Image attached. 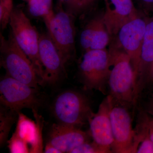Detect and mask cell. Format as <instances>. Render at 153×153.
<instances>
[{
    "mask_svg": "<svg viewBox=\"0 0 153 153\" xmlns=\"http://www.w3.org/2000/svg\"><path fill=\"white\" fill-rule=\"evenodd\" d=\"M109 45V95L113 100L128 108L136 103V75L129 56L114 39Z\"/></svg>",
    "mask_w": 153,
    "mask_h": 153,
    "instance_id": "6da1fadb",
    "label": "cell"
},
{
    "mask_svg": "<svg viewBox=\"0 0 153 153\" xmlns=\"http://www.w3.org/2000/svg\"><path fill=\"white\" fill-rule=\"evenodd\" d=\"M0 57L1 66L7 75L39 89L40 81L33 64L11 32L7 38L1 33Z\"/></svg>",
    "mask_w": 153,
    "mask_h": 153,
    "instance_id": "7a4b0ae2",
    "label": "cell"
},
{
    "mask_svg": "<svg viewBox=\"0 0 153 153\" xmlns=\"http://www.w3.org/2000/svg\"><path fill=\"white\" fill-rule=\"evenodd\" d=\"M9 25L18 45L32 62L40 85L44 84L45 72L39 54L40 34L20 8L14 7Z\"/></svg>",
    "mask_w": 153,
    "mask_h": 153,
    "instance_id": "3957f363",
    "label": "cell"
},
{
    "mask_svg": "<svg viewBox=\"0 0 153 153\" xmlns=\"http://www.w3.org/2000/svg\"><path fill=\"white\" fill-rule=\"evenodd\" d=\"M52 112L57 123L79 128L88 123L94 113L87 97L71 90L57 95L52 105Z\"/></svg>",
    "mask_w": 153,
    "mask_h": 153,
    "instance_id": "277c9868",
    "label": "cell"
},
{
    "mask_svg": "<svg viewBox=\"0 0 153 153\" xmlns=\"http://www.w3.org/2000/svg\"><path fill=\"white\" fill-rule=\"evenodd\" d=\"M75 18L63 6L57 5L53 15L44 20L49 36L66 64L76 55Z\"/></svg>",
    "mask_w": 153,
    "mask_h": 153,
    "instance_id": "5b68a950",
    "label": "cell"
},
{
    "mask_svg": "<svg viewBox=\"0 0 153 153\" xmlns=\"http://www.w3.org/2000/svg\"><path fill=\"white\" fill-rule=\"evenodd\" d=\"M83 52L78 64L80 82L85 89L105 94L109 71L108 49H89Z\"/></svg>",
    "mask_w": 153,
    "mask_h": 153,
    "instance_id": "8992f818",
    "label": "cell"
},
{
    "mask_svg": "<svg viewBox=\"0 0 153 153\" xmlns=\"http://www.w3.org/2000/svg\"><path fill=\"white\" fill-rule=\"evenodd\" d=\"M38 90L6 74L0 81V103L18 113L25 108L38 109L42 104Z\"/></svg>",
    "mask_w": 153,
    "mask_h": 153,
    "instance_id": "52a82bcc",
    "label": "cell"
},
{
    "mask_svg": "<svg viewBox=\"0 0 153 153\" xmlns=\"http://www.w3.org/2000/svg\"><path fill=\"white\" fill-rule=\"evenodd\" d=\"M149 17L139 10L137 15L123 25L112 38L129 56L136 76Z\"/></svg>",
    "mask_w": 153,
    "mask_h": 153,
    "instance_id": "ba28073f",
    "label": "cell"
},
{
    "mask_svg": "<svg viewBox=\"0 0 153 153\" xmlns=\"http://www.w3.org/2000/svg\"><path fill=\"white\" fill-rule=\"evenodd\" d=\"M128 108L112 98L110 117L114 139L112 153H133L135 134Z\"/></svg>",
    "mask_w": 153,
    "mask_h": 153,
    "instance_id": "9c48e42d",
    "label": "cell"
},
{
    "mask_svg": "<svg viewBox=\"0 0 153 153\" xmlns=\"http://www.w3.org/2000/svg\"><path fill=\"white\" fill-rule=\"evenodd\" d=\"M39 54L45 72L44 84H55L66 74V64L48 33L40 34Z\"/></svg>",
    "mask_w": 153,
    "mask_h": 153,
    "instance_id": "30bf717a",
    "label": "cell"
},
{
    "mask_svg": "<svg viewBox=\"0 0 153 153\" xmlns=\"http://www.w3.org/2000/svg\"><path fill=\"white\" fill-rule=\"evenodd\" d=\"M111 101L112 97L108 94L100 105L97 112L94 113L88 120L91 138L106 153H112L114 142L110 117Z\"/></svg>",
    "mask_w": 153,
    "mask_h": 153,
    "instance_id": "8fae6325",
    "label": "cell"
},
{
    "mask_svg": "<svg viewBox=\"0 0 153 153\" xmlns=\"http://www.w3.org/2000/svg\"><path fill=\"white\" fill-rule=\"evenodd\" d=\"M153 66V15L148 19L142 46L136 80V102L142 93L152 84L151 73Z\"/></svg>",
    "mask_w": 153,
    "mask_h": 153,
    "instance_id": "7c38bea8",
    "label": "cell"
},
{
    "mask_svg": "<svg viewBox=\"0 0 153 153\" xmlns=\"http://www.w3.org/2000/svg\"><path fill=\"white\" fill-rule=\"evenodd\" d=\"M91 137L89 132L84 131L80 128L57 123L51 126L47 143L51 144L62 153H71L74 148L90 141Z\"/></svg>",
    "mask_w": 153,
    "mask_h": 153,
    "instance_id": "4fadbf2b",
    "label": "cell"
},
{
    "mask_svg": "<svg viewBox=\"0 0 153 153\" xmlns=\"http://www.w3.org/2000/svg\"><path fill=\"white\" fill-rule=\"evenodd\" d=\"M36 122L19 112L16 127L14 133L27 143L30 148V153L44 152L43 141V129L44 120L38 114V109H33Z\"/></svg>",
    "mask_w": 153,
    "mask_h": 153,
    "instance_id": "5bb4252c",
    "label": "cell"
},
{
    "mask_svg": "<svg viewBox=\"0 0 153 153\" xmlns=\"http://www.w3.org/2000/svg\"><path fill=\"white\" fill-rule=\"evenodd\" d=\"M105 3L103 18L112 39L123 25L137 15L139 10L133 0H105Z\"/></svg>",
    "mask_w": 153,
    "mask_h": 153,
    "instance_id": "9a60e30c",
    "label": "cell"
},
{
    "mask_svg": "<svg viewBox=\"0 0 153 153\" xmlns=\"http://www.w3.org/2000/svg\"><path fill=\"white\" fill-rule=\"evenodd\" d=\"M19 113L1 105L0 108V145L7 142L11 128L17 121Z\"/></svg>",
    "mask_w": 153,
    "mask_h": 153,
    "instance_id": "2e32d148",
    "label": "cell"
},
{
    "mask_svg": "<svg viewBox=\"0 0 153 153\" xmlns=\"http://www.w3.org/2000/svg\"><path fill=\"white\" fill-rule=\"evenodd\" d=\"M103 12L97 13L91 18L82 28L79 36V44L83 52L90 49L98 22Z\"/></svg>",
    "mask_w": 153,
    "mask_h": 153,
    "instance_id": "e0dca14e",
    "label": "cell"
},
{
    "mask_svg": "<svg viewBox=\"0 0 153 153\" xmlns=\"http://www.w3.org/2000/svg\"><path fill=\"white\" fill-rule=\"evenodd\" d=\"M27 11L31 16L44 20L54 13L53 0H29Z\"/></svg>",
    "mask_w": 153,
    "mask_h": 153,
    "instance_id": "ac0fdd59",
    "label": "cell"
},
{
    "mask_svg": "<svg viewBox=\"0 0 153 153\" xmlns=\"http://www.w3.org/2000/svg\"><path fill=\"white\" fill-rule=\"evenodd\" d=\"M111 38L103 18V14L97 27L90 49H104L109 45Z\"/></svg>",
    "mask_w": 153,
    "mask_h": 153,
    "instance_id": "d6986e66",
    "label": "cell"
},
{
    "mask_svg": "<svg viewBox=\"0 0 153 153\" xmlns=\"http://www.w3.org/2000/svg\"><path fill=\"white\" fill-rule=\"evenodd\" d=\"M98 0H70L65 6V10L76 18L86 13Z\"/></svg>",
    "mask_w": 153,
    "mask_h": 153,
    "instance_id": "ffe728a7",
    "label": "cell"
},
{
    "mask_svg": "<svg viewBox=\"0 0 153 153\" xmlns=\"http://www.w3.org/2000/svg\"><path fill=\"white\" fill-rule=\"evenodd\" d=\"M13 8V0H0V25L2 30H5L9 25Z\"/></svg>",
    "mask_w": 153,
    "mask_h": 153,
    "instance_id": "44dd1931",
    "label": "cell"
},
{
    "mask_svg": "<svg viewBox=\"0 0 153 153\" xmlns=\"http://www.w3.org/2000/svg\"><path fill=\"white\" fill-rule=\"evenodd\" d=\"M7 143L9 151L11 153H30L29 145L15 133L13 134Z\"/></svg>",
    "mask_w": 153,
    "mask_h": 153,
    "instance_id": "7402d4cb",
    "label": "cell"
},
{
    "mask_svg": "<svg viewBox=\"0 0 153 153\" xmlns=\"http://www.w3.org/2000/svg\"><path fill=\"white\" fill-rule=\"evenodd\" d=\"M71 153H106V152L94 141L86 142L74 148Z\"/></svg>",
    "mask_w": 153,
    "mask_h": 153,
    "instance_id": "603a6c76",
    "label": "cell"
},
{
    "mask_svg": "<svg viewBox=\"0 0 153 153\" xmlns=\"http://www.w3.org/2000/svg\"><path fill=\"white\" fill-rule=\"evenodd\" d=\"M138 117L141 119L147 128L151 139L153 142V117L147 113L143 108H140Z\"/></svg>",
    "mask_w": 153,
    "mask_h": 153,
    "instance_id": "cb8c5ba5",
    "label": "cell"
},
{
    "mask_svg": "<svg viewBox=\"0 0 153 153\" xmlns=\"http://www.w3.org/2000/svg\"><path fill=\"white\" fill-rule=\"evenodd\" d=\"M137 8L149 16L153 15V0H135Z\"/></svg>",
    "mask_w": 153,
    "mask_h": 153,
    "instance_id": "d4e9b609",
    "label": "cell"
},
{
    "mask_svg": "<svg viewBox=\"0 0 153 153\" xmlns=\"http://www.w3.org/2000/svg\"><path fill=\"white\" fill-rule=\"evenodd\" d=\"M147 89L149 91L143 108L146 112L153 117V83Z\"/></svg>",
    "mask_w": 153,
    "mask_h": 153,
    "instance_id": "484cf974",
    "label": "cell"
},
{
    "mask_svg": "<svg viewBox=\"0 0 153 153\" xmlns=\"http://www.w3.org/2000/svg\"><path fill=\"white\" fill-rule=\"evenodd\" d=\"M44 153H62L61 151L52 146L51 144L47 143L44 148Z\"/></svg>",
    "mask_w": 153,
    "mask_h": 153,
    "instance_id": "4316f807",
    "label": "cell"
},
{
    "mask_svg": "<svg viewBox=\"0 0 153 153\" xmlns=\"http://www.w3.org/2000/svg\"><path fill=\"white\" fill-rule=\"evenodd\" d=\"M57 1H58V3L57 5L64 6L65 7L70 0H57Z\"/></svg>",
    "mask_w": 153,
    "mask_h": 153,
    "instance_id": "83f0119b",
    "label": "cell"
},
{
    "mask_svg": "<svg viewBox=\"0 0 153 153\" xmlns=\"http://www.w3.org/2000/svg\"><path fill=\"white\" fill-rule=\"evenodd\" d=\"M151 79H152V84L153 83V66L152 68V73H151Z\"/></svg>",
    "mask_w": 153,
    "mask_h": 153,
    "instance_id": "f1b7e54d",
    "label": "cell"
},
{
    "mask_svg": "<svg viewBox=\"0 0 153 153\" xmlns=\"http://www.w3.org/2000/svg\"><path fill=\"white\" fill-rule=\"evenodd\" d=\"M23 1H25L28 2L29 1V0H23Z\"/></svg>",
    "mask_w": 153,
    "mask_h": 153,
    "instance_id": "f546056e",
    "label": "cell"
}]
</instances>
